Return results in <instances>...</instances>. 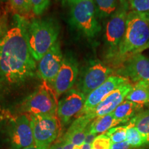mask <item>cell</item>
<instances>
[{
    "label": "cell",
    "instance_id": "cell-1",
    "mask_svg": "<svg viewBox=\"0 0 149 149\" xmlns=\"http://www.w3.org/2000/svg\"><path fill=\"white\" fill-rule=\"evenodd\" d=\"M25 17L15 15L10 29L0 37V77L9 84H17L34 75L37 61L30 50Z\"/></svg>",
    "mask_w": 149,
    "mask_h": 149
},
{
    "label": "cell",
    "instance_id": "cell-2",
    "mask_svg": "<svg viewBox=\"0 0 149 149\" xmlns=\"http://www.w3.org/2000/svg\"><path fill=\"white\" fill-rule=\"evenodd\" d=\"M149 41V18L146 14L134 10L128 13L126 29L123 40L114 57L119 61H126L139 54Z\"/></svg>",
    "mask_w": 149,
    "mask_h": 149
},
{
    "label": "cell",
    "instance_id": "cell-3",
    "mask_svg": "<svg viewBox=\"0 0 149 149\" xmlns=\"http://www.w3.org/2000/svg\"><path fill=\"white\" fill-rule=\"evenodd\" d=\"M59 26L51 19H33L28 24V40L33 57L39 61L57 42Z\"/></svg>",
    "mask_w": 149,
    "mask_h": 149
},
{
    "label": "cell",
    "instance_id": "cell-4",
    "mask_svg": "<svg viewBox=\"0 0 149 149\" xmlns=\"http://www.w3.org/2000/svg\"><path fill=\"white\" fill-rule=\"evenodd\" d=\"M58 97L48 83L44 81L20 105V111L31 115H57Z\"/></svg>",
    "mask_w": 149,
    "mask_h": 149
},
{
    "label": "cell",
    "instance_id": "cell-5",
    "mask_svg": "<svg viewBox=\"0 0 149 149\" xmlns=\"http://www.w3.org/2000/svg\"><path fill=\"white\" fill-rule=\"evenodd\" d=\"M4 134L10 149H23L34 146L31 115L22 113L11 118L5 126Z\"/></svg>",
    "mask_w": 149,
    "mask_h": 149
},
{
    "label": "cell",
    "instance_id": "cell-6",
    "mask_svg": "<svg viewBox=\"0 0 149 149\" xmlns=\"http://www.w3.org/2000/svg\"><path fill=\"white\" fill-rule=\"evenodd\" d=\"M72 24L89 38L95 37L101 31L93 0H81L70 6Z\"/></svg>",
    "mask_w": 149,
    "mask_h": 149
},
{
    "label": "cell",
    "instance_id": "cell-7",
    "mask_svg": "<svg viewBox=\"0 0 149 149\" xmlns=\"http://www.w3.org/2000/svg\"><path fill=\"white\" fill-rule=\"evenodd\" d=\"M35 146L39 149H50L58 139L62 129L57 115H31Z\"/></svg>",
    "mask_w": 149,
    "mask_h": 149
},
{
    "label": "cell",
    "instance_id": "cell-8",
    "mask_svg": "<svg viewBox=\"0 0 149 149\" xmlns=\"http://www.w3.org/2000/svg\"><path fill=\"white\" fill-rule=\"evenodd\" d=\"M128 8L129 4H120L107 24L105 37L111 55L114 56L125 34Z\"/></svg>",
    "mask_w": 149,
    "mask_h": 149
},
{
    "label": "cell",
    "instance_id": "cell-9",
    "mask_svg": "<svg viewBox=\"0 0 149 149\" xmlns=\"http://www.w3.org/2000/svg\"><path fill=\"white\" fill-rule=\"evenodd\" d=\"M113 70L99 61H93L78 79L76 88L88 96L111 76Z\"/></svg>",
    "mask_w": 149,
    "mask_h": 149
},
{
    "label": "cell",
    "instance_id": "cell-10",
    "mask_svg": "<svg viewBox=\"0 0 149 149\" xmlns=\"http://www.w3.org/2000/svg\"><path fill=\"white\" fill-rule=\"evenodd\" d=\"M86 96L77 88L70 89L59 100L57 116L60 121L62 129L70 124L72 119L77 117L84 107Z\"/></svg>",
    "mask_w": 149,
    "mask_h": 149
},
{
    "label": "cell",
    "instance_id": "cell-11",
    "mask_svg": "<svg viewBox=\"0 0 149 149\" xmlns=\"http://www.w3.org/2000/svg\"><path fill=\"white\" fill-rule=\"evenodd\" d=\"M79 73L78 63L73 56L66 54L62 65L54 80L49 85L59 97L72 88Z\"/></svg>",
    "mask_w": 149,
    "mask_h": 149
},
{
    "label": "cell",
    "instance_id": "cell-12",
    "mask_svg": "<svg viewBox=\"0 0 149 149\" xmlns=\"http://www.w3.org/2000/svg\"><path fill=\"white\" fill-rule=\"evenodd\" d=\"M64 56L57 41L51 49L38 61L36 73L43 81L51 84L58 73L62 65Z\"/></svg>",
    "mask_w": 149,
    "mask_h": 149
},
{
    "label": "cell",
    "instance_id": "cell-13",
    "mask_svg": "<svg viewBox=\"0 0 149 149\" xmlns=\"http://www.w3.org/2000/svg\"><path fill=\"white\" fill-rule=\"evenodd\" d=\"M129 82L127 77L122 75H111L101 86L86 97L84 107L77 117L87 114L95 108L107 95L123 84Z\"/></svg>",
    "mask_w": 149,
    "mask_h": 149
},
{
    "label": "cell",
    "instance_id": "cell-14",
    "mask_svg": "<svg viewBox=\"0 0 149 149\" xmlns=\"http://www.w3.org/2000/svg\"><path fill=\"white\" fill-rule=\"evenodd\" d=\"M132 88L133 85L130 83L123 84L110 93L93 111L87 114L90 115L93 120H94L96 117L104 116L113 113L115 109L125 100L126 96L130 92Z\"/></svg>",
    "mask_w": 149,
    "mask_h": 149
},
{
    "label": "cell",
    "instance_id": "cell-15",
    "mask_svg": "<svg viewBox=\"0 0 149 149\" xmlns=\"http://www.w3.org/2000/svg\"><path fill=\"white\" fill-rule=\"evenodd\" d=\"M124 72L134 82L149 84V58L142 54H137L126 60Z\"/></svg>",
    "mask_w": 149,
    "mask_h": 149
},
{
    "label": "cell",
    "instance_id": "cell-16",
    "mask_svg": "<svg viewBox=\"0 0 149 149\" xmlns=\"http://www.w3.org/2000/svg\"><path fill=\"white\" fill-rule=\"evenodd\" d=\"M126 100L142 108L149 104V84L143 81L137 82L126 96Z\"/></svg>",
    "mask_w": 149,
    "mask_h": 149
},
{
    "label": "cell",
    "instance_id": "cell-17",
    "mask_svg": "<svg viewBox=\"0 0 149 149\" xmlns=\"http://www.w3.org/2000/svg\"><path fill=\"white\" fill-rule=\"evenodd\" d=\"M119 124H120V123L115 120L111 113L95 118L88 126V131L96 135L103 134Z\"/></svg>",
    "mask_w": 149,
    "mask_h": 149
},
{
    "label": "cell",
    "instance_id": "cell-18",
    "mask_svg": "<svg viewBox=\"0 0 149 149\" xmlns=\"http://www.w3.org/2000/svg\"><path fill=\"white\" fill-rule=\"evenodd\" d=\"M139 109H141V107L138 105L126 100L121 103L112 113L117 122L123 124L132 120V117Z\"/></svg>",
    "mask_w": 149,
    "mask_h": 149
},
{
    "label": "cell",
    "instance_id": "cell-19",
    "mask_svg": "<svg viewBox=\"0 0 149 149\" xmlns=\"http://www.w3.org/2000/svg\"><path fill=\"white\" fill-rule=\"evenodd\" d=\"M97 17L106 18L111 17L116 12L120 3L118 0H93Z\"/></svg>",
    "mask_w": 149,
    "mask_h": 149
},
{
    "label": "cell",
    "instance_id": "cell-20",
    "mask_svg": "<svg viewBox=\"0 0 149 149\" xmlns=\"http://www.w3.org/2000/svg\"><path fill=\"white\" fill-rule=\"evenodd\" d=\"M126 126V141L132 148L140 147L145 144V141L142 135L136 128L133 118L130 120Z\"/></svg>",
    "mask_w": 149,
    "mask_h": 149
},
{
    "label": "cell",
    "instance_id": "cell-21",
    "mask_svg": "<svg viewBox=\"0 0 149 149\" xmlns=\"http://www.w3.org/2000/svg\"><path fill=\"white\" fill-rule=\"evenodd\" d=\"M136 128L142 135L145 144L149 145V111L134 117Z\"/></svg>",
    "mask_w": 149,
    "mask_h": 149
},
{
    "label": "cell",
    "instance_id": "cell-22",
    "mask_svg": "<svg viewBox=\"0 0 149 149\" xmlns=\"http://www.w3.org/2000/svg\"><path fill=\"white\" fill-rule=\"evenodd\" d=\"M9 5L15 15L24 17L32 12L31 0H9Z\"/></svg>",
    "mask_w": 149,
    "mask_h": 149
},
{
    "label": "cell",
    "instance_id": "cell-23",
    "mask_svg": "<svg viewBox=\"0 0 149 149\" xmlns=\"http://www.w3.org/2000/svg\"><path fill=\"white\" fill-rule=\"evenodd\" d=\"M106 133L110 137L113 144L123 142L126 139V126H115L108 130Z\"/></svg>",
    "mask_w": 149,
    "mask_h": 149
},
{
    "label": "cell",
    "instance_id": "cell-24",
    "mask_svg": "<svg viewBox=\"0 0 149 149\" xmlns=\"http://www.w3.org/2000/svg\"><path fill=\"white\" fill-rule=\"evenodd\" d=\"M113 143L107 133L97 135L92 144V149H111Z\"/></svg>",
    "mask_w": 149,
    "mask_h": 149
},
{
    "label": "cell",
    "instance_id": "cell-25",
    "mask_svg": "<svg viewBox=\"0 0 149 149\" xmlns=\"http://www.w3.org/2000/svg\"><path fill=\"white\" fill-rule=\"evenodd\" d=\"M51 0H31V10L35 15L40 16L47 10Z\"/></svg>",
    "mask_w": 149,
    "mask_h": 149
},
{
    "label": "cell",
    "instance_id": "cell-26",
    "mask_svg": "<svg viewBox=\"0 0 149 149\" xmlns=\"http://www.w3.org/2000/svg\"><path fill=\"white\" fill-rule=\"evenodd\" d=\"M128 4L132 10L144 14L149 13V0H128Z\"/></svg>",
    "mask_w": 149,
    "mask_h": 149
},
{
    "label": "cell",
    "instance_id": "cell-27",
    "mask_svg": "<svg viewBox=\"0 0 149 149\" xmlns=\"http://www.w3.org/2000/svg\"><path fill=\"white\" fill-rule=\"evenodd\" d=\"M74 146L70 141L63 139L61 137H59L50 149H73Z\"/></svg>",
    "mask_w": 149,
    "mask_h": 149
},
{
    "label": "cell",
    "instance_id": "cell-28",
    "mask_svg": "<svg viewBox=\"0 0 149 149\" xmlns=\"http://www.w3.org/2000/svg\"><path fill=\"white\" fill-rule=\"evenodd\" d=\"M111 149H132V148L129 146L127 141H125L117 144H113Z\"/></svg>",
    "mask_w": 149,
    "mask_h": 149
},
{
    "label": "cell",
    "instance_id": "cell-29",
    "mask_svg": "<svg viewBox=\"0 0 149 149\" xmlns=\"http://www.w3.org/2000/svg\"><path fill=\"white\" fill-rule=\"evenodd\" d=\"M97 137V135L91 133V132H89L88 130V133H87L86 136L84 143H86V144H92Z\"/></svg>",
    "mask_w": 149,
    "mask_h": 149
},
{
    "label": "cell",
    "instance_id": "cell-30",
    "mask_svg": "<svg viewBox=\"0 0 149 149\" xmlns=\"http://www.w3.org/2000/svg\"><path fill=\"white\" fill-rule=\"evenodd\" d=\"M61 2H62L65 5H68L70 6H71L72 5H73L74 3L78 2V1H81V0H61Z\"/></svg>",
    "mask_w": 149,
    "mask_h": 149
},
{
    "label": "cell",
    "instance_id": "cell-31",
    "mask_svg": "<svg viewBox=\"0 0 149 149\" xmlns=\"http://www.w3.org/2000/svg\"><path fill=\"white\" fill-rule=\"evenodd\" d=\"M4 29H5V26L3 24V21L1 19V18L0 17V37H2L4 33Z\"/></svg>",
    "mask_w": 149,
    "mask_h": 149
},
{
    "label": "cell",
    "instance_id": "cell-32",
    "mask_svg": "<svg viewBox=\"0 0 149 149\" xmlns=\"http://www.w3.org/2000/svg\"><path fill=\"white\" fill-rule=\"evenodd\" d=\"M148 48H149V41L148 42V43H147V44H146V45H145V46H144V47L141 48L140 51H139V54H140L141 53H142L143 51H146V50L148 49Z\"/></svg>",
    "mask_w": 149,
    "mask_h": 149
},
{
    "label": "cell",
    "instance_id": "cell-33",
    "mask_svg": "<svg viewBox=\"0 0 149 149\" xmlns=\"http://www.w3.org/2000/svg\"><path fill=\"white\" fill-rule=\"evenodd\" d=\"M120 4H128V0H119Z\"/></svg>",
    "mask_w": 149,
    "mask_h": 149
},
{
    "label": "cell",
    "instance_id": "cell-34",
    "mask_svg": "<svg viewBox=\"0 0 149 149\" xmlns=\"http://www.w3.org/2000/svg\"><path fill=\"white\" fill-rule=\"evenodd\" d=\"M23 149H39L36 146H29V147H27V148H23Z\"/></svg>",
    "mask_w": 149,
    "mask_h": 149
},
{
    "label": "cell",
    "instance_id": "cell-35",
    "mask_svg": "<svg viewBox=\"0 0 149 149\" xmlns=\"http://www.w3.org/2000/svg\"><path fill=\"white\" fill-rule=\"evenodd\" d=\"M2 79H1V77H0V86H1V82H2Z\"/></svg>",
    "mask_w": 149,
    "mask_h": 149
},
{
    "label": "cell",
    "instance_id": "cell-36",
    "mask_svg": "<svg viewBox=\"0 0 149 149\" xmlns=\"http://www.w3.org/2000/svg\"><path fill=\"white\" fill-rule=\"evenodd\" d=\"M6 0H0V1H6Z\"/></svg>",
    "mask_w": 149,
    "mask_h": 149
},
{
    "label": "cell",
    "instance_id": "cell-37",
    "mask_svg": "<svg viewBox=\"0 0 149 149\" xmlns=\"http://www.w3.org/2000/svg\"><path fill=\"white\" fill-rule=\"evenodd\" d=\"M147 15V16H148V17L149 18V13H148V14H146Z\"/></svg>",
    "mask_w": 149,
    "mask_h": 149
}]
</instances>
